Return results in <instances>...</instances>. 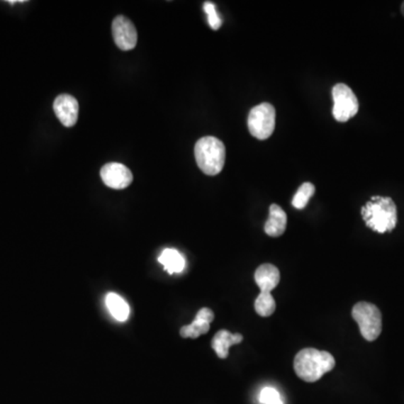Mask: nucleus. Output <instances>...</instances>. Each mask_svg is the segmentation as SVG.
I'll list each match as a JSON object with an SVG mask.
<instances>
[{
    "label": "nucleus",
    "mask_w": 404,
    "mask_h": 404,
    "mask_svg": "<svg viewBox=\"0 0 404 404\" xmlns=\"http://www.w3.org/2000/svg\"><path fill=\"white\" fill-rule=\"evenodd\" d=\"M334 356L325 350L305 348L294 357V372L308 383L317 382L323 375L334 369Z\"/></svg>",
    "instance_id": "f257e3e1"
},
{
    "label": "nucleus",
    "mask_w": 404,
    "mask_h": 404,
    "mask_svg": "<svg viewBox=\"0 0 404 404\" xmlns=\"http://www.w3.org/2000/svg\"><path fill=\"white\" fill-rule=\"evenodd\" d=\"M361 217L373 232H391L398 224V209L390 197L374 196L361 208Z\"/></svg>",
    "instance_id": "f03ea898"
},
{
    "label": "nucleus",
    "mask_w": 404,
    "mask_h": 404,
    "mask_svg": "<svg viewBox=\"0 0 404 404\" xmlns=\"http://www.w3.org/2000/svg\"><path fill=\"white\" fill-rule=\"evenodd\" d=\"M255 282L261 288V293L255 300V311L261 317H269L274 313L275 300L271 292L280 283L281 275L278 267L273 264H263L255 271Z\"/></svg>",
    "instance_id": "7ed1b4c3"
},
{
    "label": "nucleus",
    "mask_w": 404,
    "mask_h": 404,
    "mask_svg": "<svg viewBox=\"0 0 404 404\" xmlns=\"http://www.w3.org/2000/svg\"><path fill=\"white\" fill-rule=\"evenodd\" d=\"M194 157L202 172L207 175H217L224 169L226 148L218 138L206 136L196 143Z\"/></svg>",
    "instance_id": "20e7f679"
},
{
    "label": "nucleus",
    "mask_w": 404,
    "mask_h": 404,
    "mask_svg": "<svg viewBox=\"0 0 404 404\" xmlns=\"http://www.w3.org/2000/svg\"><path fill=\"white\" fill-rule=\"evenodd\" d=\"M352 315L367 342H374L378 338L382 332V313L376 305L369 302H359L354 305Z\"/></svg>",
    "instance_id": "39448f33"
},
{
    "label": "nucleus",
    "mask_w": 404,
    "mask_h": 404,
    "mask_svg": "<svg viewBox=\"0 0 404 404\" xmlns=\"http://www.w3.org/2000/svg\"><path fill=\"white\" fill-rule=\"evenodd\" d=\"M275 108L271 103H263L256 106L248 115V130L257 140H264L275 130Z\"/></svg>",
    "instance_id": "423d86ee"
},
{
    "label": "nucleus",
    "mask_w": 404,
    "mask_h": 404,
    "mask_svg": "<svg viewBox=\"0 0 404 404\" xmlns=\"http://www.w3.org/2000/svg\"><path fill=\"white\" fill-rule=\"evenodd\" d=\"M332 99H334L332 115L337 121L346 123L359 113V100L347 84H337L332 88Z\"/></svg>",
    "instance_id": "0eeeda50"
},
{
    "label": "nucleus",
    "mask_w": 404,
    "mask_h": 404,
    "mask_svg": "<svg viewBox=\"0 0 404 404\" xmlns=\"http://www.w3.org/2000/svg\"><path fill=\"white\" fill-rule=\"evenodd\" d=\"M113 36L115 43L123 51H130L138 44L136 27L125 16H117L113 19Z\"/></svg>",
    "instance_id": "6e6552de"
},
{
    "label": "nucleus",
    "mask_w": 404,
    "mask_h": 404,
    "mask_svg": "<svg viewBox=\"0 0 404 404\" xmlns=\"http://www.w3.org/2000/svg\"><path fill=\"white\" fill-rule=\"evenodd\" d=\"M100 175L106 186L116 190L127 188L133 182V173L128 167L120 163H108L103 165Z\"/></svg>",
    "instance_id": "1a4fd4ad"
},
{
    "label": "nucleus",
    "mask_w": 404,
    "mask_h": 404,
    "mask_svg": "<svg viewBox=\"0 0 404 404\" xmlns=\"http://www.w3.org/2000/svg\"><path fill=\"white\" fill-rule=\"evenodd\" d=\"M54 113L61 124L65 127H72L78 121L79 103L76 98L71 94H60L54 100Z\"/></svg>",
    "instance_id": "9d476101"
},
{
    "label": "nucleus",
    "mask_w": 404,
    "mask_h": 404,
    "mask_svg": "<svg viewBox=\"0 0 404 404\" xmlns=\"http://www.w3.org/2000/svg\"><path fill=\"white\" fill-rule=\"evenodd\" d=\"M215 319L213 310L209 308H202L198 311L196 318L188 326H184L180 329V335L182 338H199L201 335L207 334L211 329V323Z\"/></svg>",
    "instance_id": "9b49d317"
},
{
    "label": "nucleus",
    "mask_w": 404,
    "mask_h": 404,
    "mask_svg": "<svg viewBox=\"0 0 404 404\" xmlns=\"http://www.w3.org/2000/svg\"><path fill=\"white\" fill-rule=\"evenodd\" d=\"M288 224V217L282 208L273 203L269 207V217L265 223L264 230L271 237H280L284 234Z\"/></svg>",
    "instance_id": "f8f14e48"
},
{
    "label": "nucleus",
    "mask_w": 404,
    "mask_h": 404,
    "mask_svg": "<svg viewBox=\"0 0 404 404\" xmlns=\"http://www.w3.org/2000/svg\"><path fill=\"white\" fill-rule=\"evenodd\" d=\"M244 337L240 334H232L226 329L219 330L213 337L211 347L215 350L219 359H225L228 357L229 348L232 345H237L242 342Z\"/></svg>",
    "instance_id": "ddd939ff"
},
{
    "label": "nucleus",
    "mask_w": 404,
    "mask_h": 404,
    "mask_svg": "<svg viewBox=\"0 0 404 404\" xmlns=\"http://www.w3.org/2000/svg\"><path fill=\"white\" fill-rule=\"evenodd\" d=\"M159 262L163 265V269L170 274L174 273H181L186 266V261L184 256L181 255L176 249L173 248H167L162 252L159 257Z\"/></svg>",
    "instance_id": "4468645a"
},
{
    "label": "nucleus",
    "mask_w": 404,
    "mask_h": 404,
    "mask_svg": "<svg viewBox=\"0 0 404 404\" xmlns=\"http://www.w3.org/2000/svg\"><path fill=\"white\" fill-rule=\"evenodd\" d=\"M106 305H107L109 313L117 320L125 321L128 318L130 307L127 305V302L118 294L113 293V292L108 293L106 296Z\"/></svg>",
    "instance_id": "2eb2a0df"
},
{
    "label": "nucleus",
    "mask_w": 404,
    "mask_h": 404,
    "mask_svg": "<svg viewBox=\"0 0 404 404\" xmlns=\"http://www.w3.org/2000/svg\"><path fill=\"white\" fill-rule=\"evenodd\" d=\"M315 188L313 184L310 182H305L300 186L299 190L296 191V196L292 200V206L296 209H303V208L307 207L308 202H309L310 198L313 197L315 194Z\"/></svg>",
    "instance_id": "dca6fc26"
},
{
    "label": "nucleus",
    "mask_w": 404,
    "mask_h": 404,
    "mask_svg": "<svg viewBox=\"0 0 404 404\" xmlns=\"http://www.w3.org/2000/svg\"><path fill=\"white\" fill-rule=\"evenodd\" d=\"M203 9H205L206 13H207L209 26H211L213 30H219L223 22H221V18L219 17L218 13H217L215 4L211 3V1H206V3L203 4Z\"/></svg>",
    "instance_id": "f3484780"
},
{
    "label": "nucleus",
    "mask_w": 404,
    "mask_h": 404,
    "mask_svg": "<svg viewBox=\"0 0 404 404\" xmlns=\"http://www.w3.org/2000/svg\"><path fill=\"white\" fill-rule=\"evenodd\" d=\"M259 401L263 404H283L280 393L273 388H264L259 394Z\"/></svg>",
    "instance_id": "a211bd4d"
},
{
    "label": "nucleus",
    "mask_w": 404,
    "mask_h": 404,
    "mask_svg": "<svg viewBox=\"0 0 404 404\" xmlns=\"http://www.w3.org/2000/svg\"><path fill=\"white\" fill-rule=\"evenodd\" d=\"M401 11H402V15H403V16H404V1H403V4H402V6H401Z\"/></svg>",
    "instance_id": "6ab92c4d"
}]
</instances>
